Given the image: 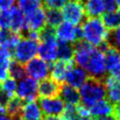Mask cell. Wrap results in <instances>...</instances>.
Here are the masks:
<instances>
[{
  "instance_id": "1",
  "label": "cell",
  "mask_w": 120,
  "mask_h": 120,
  "mask_svg": "<svg viewBox=\"0 0 120 120\" xmlns=\"http://www.w3.org/2000/svg\"><path fill=\"white\" fill-rule=\"evenodd\" d=\"M81 29L82 38L96 47L106 40L109 32L98 17H87L82 22Z\"/></svg>"
},
{
  "instance_id": "2",
  "label": "cell",
  "mask_w": 120,
  "mask_h": 120,
  "mask_svg": "<svg viewBox=\"0 0 120 120\" xmlns=\"http://www.w3.org/2000/svg\"><path fill=\"white\" fill-rule=\"evenodd\" d=\"M79 93L82 105L89 108L94 103L103 99L106 97V88L103 81L88 77L84 83L81 86Z\"/></svg>"
},
{
  "instance_id": "3",
  "label": "cell",
  "mask_w": 120,
  "mask_h": 120,
  "mask_svg": "<svg viewBox=\"0 0 120 120\" xmlns=\"http://www.w3.org/2000/svg\"><path fill=\"white\" fill-rule=\"evenodd\" d=\"M38 42L25 38H22L14 48L12 55L17 62L21 64H25L36 56V54L38 53Z\"/></svg>"
},
{
  "instance_id": "4",
  "label": "cell",
  "mask_w": 120,
  "mask_h": 120,
  "mask_svg": "<svg viewBox=\"0 0 120 120\" xmlns=\"http://www.w3.org/2000/svg\"><path fill=\"white\" fill-rule=\"evenodd\" d=\"M85 68L89 74V77L104 81L105 77L107 76L104 53L98 48H94Z\"/></svg>"
},
{
  "instance_id": "5",
  "label": "cell",
  "mask_w": 120,
  "mask_h": 120,
  "mask_svg": "<svg viewBox=\"0 0 120 120\" xmlns=\"http://www.w3.org/2000/svg\"><path fill=\"white\" fill-rule=\"evenodd\" d=\"M61 13L66 22L74 25H80V23H82L86 17L83 4L76 0H69L67 2L62 8Z\"/></svg>"
},
{
  "instance_id": "6",
  "label": "cell",
  "mask_w": 120,
  "mask_h": 120,
  "mask_svg": "<svg viewBox=\"0 0 120 120\" xmlns=\"http://www.w3.org/2000/svg\"><path fill=\"white\" fill-rule=\"evenodd\" d=\"M55 37L62 42L75 43L77 40L82 39L81 25H74L70 22H64L56 26Z\"/></svg>"
},
{
  "instance_id": "7",
  "label": "cell",
  "mask_w": 120,
  "mask_h": 120,
  "mask_svg": "<svg viewBox=\"0 0 120 120\" xmlns=\"http://www.w3.org/2000/svg\"><path fill=\"white\" fill-rule=\"evenodd\" d=\"M25 73L34 80H43L47 78L51 70V63H47L40 58H33L25 65Z\"/></svg>"
},
{
  "instance_id": "8",
  "label": "cell",
  "mask_w": 120,
  "mask_h": 120,
  "mask_svg": "<svg viewBox=\"0 0 120 120\" xmlns=\"http://www.w3.org/2000/svg\"><path fill=\"white\" fill-rule=\"evenodd\" d=\"M16 96L24 102L34 101L38 98V82L32 78H23L16 88Z\"/></svg>"
},
{
  "instance_id": "9",
  "label": "cell",
  "mask_w": 120,
  "mask_h": 120,
  "mask_svg": "<svg viewBox=\"0 0 120 120\" xmlns=\"http://www.w3.org/2000/svg\"><path fill=\"white\" fill-rule=\"evenodd\" d=\"M72 45L74 50L73 60L75 62V65H77L80 68H85L89 62L94 47L89 43H87L86 41H84L83 39L77 40Z\"/></svg>"
},
{
  "instance_id": "10",
  "label": "cell",
  "mask_w": 120,
  "mask_h": 120,
  "mask_svg": "<svg viewBox=\"0 0 120 120\" xmlns=\"http://www.w3.org/2000/svg\"><path fill=\"white\" fill-rule=\"evenodd\" d=\"M38 103L41 112L45 115H53L58 116L62 114L65 105L64 101L61 98L55 97V98H39Z\"/></svg>"
},
{
  "instance_id": "11",
  "label": "cell",
  "mask_w": 120,
  "mask_h": 120,
  "mask_svg": "<svg viewBox=\"0 0 120 120\" xmlns=\"http://www.w3.org/2000/svg\"><path fill=\"white\" fill-rule=\"evenodd\" d=\"M25 27L24 30H33L39 31L46 25V16L45 10L41 8H37L36 10L25 14Z\"/></svg>"
},
{
  "instance_id": "12",
  "label": "cell",
  "mask_w": 120,
  "mask_h": 120,
  "mask_svg": "<svg viewBox=\"0 0 120 120\" xmlns=\"http://www.w3.org/2000/svg\"><path fill=\"white\" fill-rule=\"evenodd\" d=\"M61 86L62 83L52 78H45L38 83V94L39 98H55L59 96Z\"/></svg>"
},
{
  "instance_id": "13",
  "label": "cell",
  "mask_w": 120,
  "mask_h": 120,
  "mask_svg": "<svg viewBox=\"0 0 120 120\" xmlns=\"http://www.w3.org/2000/svg\"><path fill=\"white\" fill-rule=\"evenodd\" d=\"M57 40L55 38L40 41L38 45V53L40 59L47 63H52L57 58Z\"/></svg>"
},
{
  "instance_id": "14",
  "label": "cell",
  "mask_w": 120,
  "mask_h": 120,
  "mask_svg": "<svg viewBox=\"0 0 120 120\" xmlns=\"http://www.w3.org/2000/svg\"><path fill=\"white\" fill-rule=\"evenodd\" d=\"M103 82L106 88L107 100L114 106L120 101V79L109 74L105 77Z\"/></svg>"
},
{
  "instance_id": "15",
  "label": "cell",
  "mask_w": 120,
  "mask_h": 120,
  "mask_svg": "<svg viewBox=\"0 0 120 120\" xmlns=\"http://www.w3.org/2000/svg\"><path fill=\"white\" fill-rule=\"evenodd\" d=\"M75 66V62L74 60H70V61H62V60H58L54 63H51V76L53 80H55L56 82L63 83V82L65 81V77L66 74L68 73V71L73 68Z\"/></svg>"
},
{
  "instance_id": "16",
  "label": "cell",
  "mask_w": 120,
  "mask_h": 120,
  "mask_svg": "<svg viewBox=\"0 0 120 120\" xmlns=\"http://www.w3.org/2000/svg\"><path fill=\"white\" fill-rule=\"evenodd\" d=\"M87 78H88L87 73L82 68L74 66L66 74L65 82L67 84L74 88H78V87H81L84 83Z\"/></svg>"
},
{
  "instance_id": "17",
  "label": "cell",
  "mask_w": 120,
  "mask_h": 120,
  "mask_svg": "<svg viewBox=\"0 0 120 120\" xmlns=\"http://www.w3.org/2000/svg\"><path fill=\"white\" fill-rule=\"evenodd\" d=\"M9 28L11 31L21 36L25 27V19L23 12L19 8V7L12 6L9 8Z\"/></svg>"
},
{
  "instance_id": "18",
  "label": "cell",
  "mask_w": 120,
  "mask_h": 120,
  "mask_svg": "<svg viewBox=\"0 0 120 120\" xmlns=\"http://www.w3.org/2000/svg\"><path fill=\"white\" fill-rule=\"evenodd\" d=\"M21 39V36L9 29L0 28V47L13 52L14 48Z\"/></svg>"
},
{
  "instance_id": "19",
  "label": "cell",
  "mask_w": 120,
  "mask_h": 120,
  "mask_svg": "<svg viewBox=\"0 0 120 120\" xmlns=\"http://www.w3.org/2000/svg\"><path fill=\"white\" fill-rule=\"evenodd\" d=\"M88 111L90 116H93L94 118H98L113 113V105H112L107 99H101L90 106L88 108Z\"/></svg>"
},
{
  "instance_id": "20",
  "label": "cell",
  "mask_w": 120,
  "mask_h": 120,
  "mask_svg": "<svg viewBox=\"0 0 120 120\" xmlns=\"http://www.w3.org/2000/svg\"><path fill=\"white\" fill-rule=\"evenodd\" d=\"M22 119L28 120H42L43 114L38 103L34 101H28L23 104L22 110Z\"/></svg>"
},
{
  "instance_id": "21",
  "label": "cell",
  "mask_w": 120,
  "mask_h": 120,
  "mask_svg": "<svg viewBox=\"0 0 120 120\" xmlns=\"http://www.w3.org/2000/svg\"><path fill=\"white\" fill-rule=\"evenodd\" d=\"M23 104L24 101L17 96H12L9 98L6 106V112L11 120L22 118V110Z\"/></svg>"
},
{
  "instance_id": "22",
  "label": "cell",
  "mask_w": 120,
  "mask_h": 120,
  "mask_svg": "<svg viewBox=\"0 0 120 120\" xmlns=\"http://www.w3.org/2000/svg\"><path fill=\"white\" fill-rule=\"evenodd\" d=\"M59 95H61L62 100L65 101L67 104H71V105L77 106L81 102L80 93L77 90V88H74L67 83H62L61 91H60Z\"/></svg>"
},
{
  "instance_id": "23",
  "label": "cell",
  "mask_w": 120,
  "mask_h": 120,
  "mask_svg": "<svg viewBox=\"0 0 120 120\" xmlns=\"http://www.w3.org/2000/svg\"><path fill=\"white\" fill-rule=\"evenodd\" d=\"M83 7L86 17H98L105 11L102 0H85Z\"/></svg>"
},
{
  "instance_id": "24",
  "label": "cell",
  "mask_w": 120,
  "mask_h": 120,
  "mask_svg": "<svg viewBox=\"0 0 120 120\" xmlns=\"http://www.w3.org/2000/svg\"><path fill=\"white\" fill-rule=\"evenodd\" d=\"M101 21L108 31L113 30L120 26V10L110 11L102 14Z\"/></svg>"
},
{
  "instance_id": "25",
  "label": "cell",
  "mask_w": 120,
  "mask_h": 120,
  "mask_svg": "<svg viewBox=\"0 0 120 120\" xmlns=\"http://www.w3.org/2000/svg\"><path fill=\"white\" fill-rule=\"evenodd\" d=\"M104 57H105L106 69L109 71V73L112 70H113L115 68L120 66V52L115 49L110 47L104 52Z\"/></svg>"
},
{
  "instance_id": "26",
  "label": "cell",
  "mask_w": 120,
  "mask_h": 120,
  "mask_svg": "<svg viewBox=\"0 0 120 120\" xmlns=\"http://www.w3.org/2000/svg\"><path fill=\"white\" fill-rule=\"evenodd\" d=\"M73 45L68 42L59 41L57 44V57L62 61H70L73 59Z\"/></svg>"
},
{
  "instance_id": "27",
  "label": "cell",
  "mask_w": 120,
  "mask_h": 120,
  "mask_svg": "<svg viewBox=\"0 0 120 120\" xmlns=\"http://www.w3.org/2000/svg\"><path fill=\"white\" fill-rule=\"evenodd\" d=\"M45 16H46V25L52 26L53 28L59 25L63 21V16L59 9L46 8Z\"/></svg>"
},
{
  "instance_id": "28",
  "label": "cell",
  "mask_w": 120,
  "mask_h": 120,
  "mask_svg": "<svg viewBox=\"0 0 120 120\" xmlns=\"http://www.w3.org/2000/svg\"><path fill=\"white\" fill-rule=\"evenodd\" d=\"M8 77L13 78L14 80H22L26 76L24 67L22 64L17 62L16 60H11L8 66Z\"/></svg>"
},
{
  "instance_id": "29",
  "label": "cell",
  "mask_w": 120,
  "mask_h": 120,
  "mask_svg": "<svg viewBox=\"0 0 120 120\" xmlns=\"http://www.w3.org/2000/svg\"><path fill=\"white\" fill-rule=\"evenodd\" d=\"M19 8L23 14H28L42 7V0H18Z\"/></svg>"
},
{
  "instance_id": "30",
  "label": "cell",
  "mask_w": 120,
  "mask_h": 120,
  "mask_svg": "<svg viewBox=\"0 0 120 120\" xmlns=\"http://www.w3.org/2000/svg\"><path fill=\"white\" fill-rule=\"evenodd\" d=\"M106 41L110 47L115 49L120 52V26L108 32Z\"/></svg>"
},
{
  "instance_id": "31",
  "label": "cell",
  "mask_w": 120,
  "mask_h": 120,
  "mask_svg": "<svg viewBox=\"0 0 120 120\" xmlns=\"http://www.w3.org/2000/svg\"><path fill=\"white\" fill-rule=\"evenodd\" d=\"M1 89L6 92L9 97L14 96V93L16 92V88H17V82L16 80H14L11 77H8L5 80H3V82L1 84Z\"/></svg>"
},
{
  "instance_id": "32",
  "label": "cell",
  "mask_w": 120,
  "mask_h": 120,
  "mask_svg": "<svg viewBox=\"0 0 120 120\" xmlns=\"http://www.w3.org/2000/svg\"><path fill=\"white\" fill-rule=\"evenodd\" d=\"M69 0H42V6L44 8H54L59 9L63 8Z\"/></svg>"
},
{
  "instance_id": "33",
  "label": "cell",
  "mask_w": 120,
  "mask_h": 120,
  "mask_svg": "<svg viewBox=\"0 0 120 120\" xmlns=\"http://www.w3.org/2000/svg\"><path fill=\"white\" fill-rule=\"evenodd\" d=\"M9 9H1L0 12V28H9Z\"/></svg>"
},
{
  "instance_id": "34",
  "label": "cell",
  "mask_w": 120,
  "mask_h": 120,
  "mask_svg": "<svg viewBox=\"0 0 120 120\" xmlns=\"http://www.w3.org/2000/svg\"><path fill=\"white\" fill-rule=\"evenodd\" d=\"M11 52L8 50L0 48V66H8L11 61Z\"/></svg>"
},
{
  "instance_id": "35",
  "label": "cell",
  "mask_w": 120,
  "mask_h": 120,
  "mask_svg": "<svg viewBox=\"0 0 120 120\" xmlns=\"http://www.w3.org/2000/svg\"><path fill=\"white\" fill-rule=\"evenodd\" d=\"M102 1H103V5H104L105 11L110 12V11H114V10H116L117 4H116L115 0H102Z\"/></svg>"
},
{
  "instance_id": "36",
  "label": "cell",
  "mask_w": 120,
  "mask_h": 120,
  "mask_svg": "<svg viewBox=\"0 0 120 120\" xmlns=\"http://www.w3.org/2000/svg\"><path fill=\"white\" fill-rule=\"evenodd\" d=\"M9 98H10V97H9L6 92H4L2 89H0V106H3V107L6 108L7 103H8V101Z\"/></svg>"
},
{
  "instance_id": "37",
  "label": "cell",
  "mask_w": 120,
  "mask_h": 120,
  "mask_svg": "<svg viewBox=\"0 0 120 120\" xmlns=\"http://www.w3.org/2000/svg\"><path fill=\"white\" fill-rule=\"evenodd\" d=\"M15 0H0V8L2 9H8L13 6Z\"/></svg>"
},
{
  "instance_id": "38",
  "label": "cell",
  "mask_w": 120,
  "mask_h": 120,
  "mask_svg": "<svg viewBox=\"0 0 120 120\" xmlns=\"http://www.w3.org/2000/svg\"><path fill=\"white\" fill-rule=\"evenodd\" d=\"M113 114L117 120H120V101L113 106Z\"/></svg>"
},
{
  "instance_id": "39",
  "label": "cell",
  "mask_w": 120,
  "mask_h": 120,
  "mask_svg": "<svg viewBox=\"0 0 120 120\" xmlns=\"http://www.w3.org/2000/svg\"><path fill=\"white\" fill-rule=\"evenodd\" d=\"M96 119H98V120H117L113 113L108 114V115H105V116H102V117H98V118H96Z\"/></svg>"
},
{
  "instance_id": "40",
  "label": "cell",
  "mask_w": 120,
  "mask_h": 120,
  "mask_svg": "<svg viewBox=\"0 0 120 120\" xmlns=\"http://www.w3.org/2000/svg\"><path fill=\"white\" fill-rule=\"evenodd\" d=\"M42 120H60L59 116H53V115H45L43 116Z\"/></svg>"
},
{
  "instance_id": "41",
  "label": "cell",
  "mask_w": 120,
  "mask_h": 120,
  "mask_svg": "<svg viewBox=\"0 0 120 120\" xmlns=\"http://www.w3.org/2000/svg\"><path fill=\"white\" fill-rule=\"evenodd\" d=\"M0 120H11L8 115L6 114H0Z\"/></svg>"
},
{
  "instance_id": "42",
  "label": "cell",
  "mask_w": 120,
  "mask_h": 120,
  "mask_svg": "<svg viewBox=\"0 0 120 120\" xmlns=\"http://www.w3.org/2000/svg\"><path fill=\"white\" fill-rule=\"evenodd\" d=\"M115 2L117 4V6H119V8H120V0H115Z\"/></svg>"
},
{
  "instance_id": "43",
  "label": "cell",
  "mask_w": 120,
  "mask_h": 120,
  "mask_svg": "<svg viewBox=\"0 0 120 120\" xmlns=\"http://www.w3.org/2000/svg\"><path fill=\"white\" fill-rule=\"evenodd\" d=\"M76 1H78V2H81V3H83L85 0H76Z\"/></svg>"
},
{
  "instance_id": "44",
  "label": "cell",
  "mask_w": 120,
  "mask_h": 120,
  "mask_svg": "<svg viewBox=\"0 0 120 120\" xmlns=\"http://www.w3.org/2000/svg\"><path fill=\"white\" fill-rule=\"evenodd\" d=\"M22 120H28V119H22Z\"/></svg>"
},
{
  "instance_id": "45",
  "label": "cell",
  "mask_w": 120,
  "mask_h": 120,
  "mask_svg": "<svg viewBox=\"0 0 120 120\" xmlns=\"http://www.w3.org/2000/svg\"><path fill=\"white\" fill-rule=\"evenodd\" d=\"M0 81H1V80H0ZM0 86H1V83H0Z\"/></svg>"
},
{
  "instance_id": "46",
  "label": "cell",
  "mask_w": 120,
  "mask_h": 120,
  "mask_svg": "<svg viewBox=\"0 0 120 120\" xmlns=\"http://www.w3.org/2000/svg\"><path fill=\"white\" fill-rule=\"evenodd\" d=\"M0 12H1V8H0Z\"/></svg>"
}]
</instances>
